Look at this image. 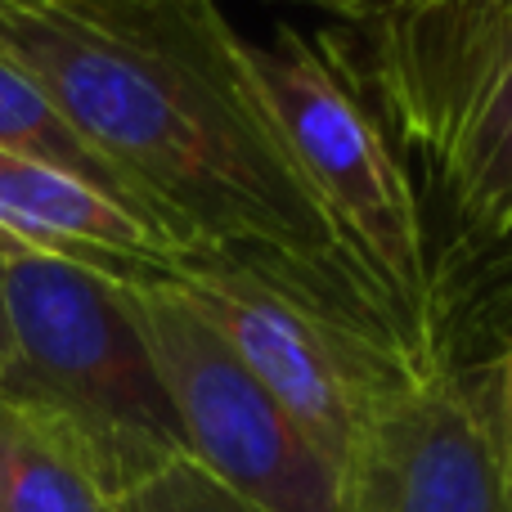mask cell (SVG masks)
I'll return each instance as SVG.
<instances>
[{
  "mask_svg": "<svg viewBox=\"0 0 512 512\" xmlns=\"http://www.w3.org/2000/svg\"><path fill=\"white\" fill-rule=\"evenodd\" d=\"M0 512H117V499L59 427L0 400Z\"/></svg>",
  "mask_w": 512,
  "mask_h": 512,
  "instance_id": "cell-9",
  "label": "cell"
},
{
  "mask_svg": "<svg viewBox=\"0 0 512 512\" xmlns=\"http://www.w3.org/2000/svg\"><path fill=\"white\" fill-rule=\"evenodd\" d=\"M225 50L288 158L306 176L310 194L369 265L400 324L423 351H441L436 279L414 185L378 117L346 81L342 63L297 27H279L270 41H252L230 23Z\"/></svg>",
  "mask_w": 512,
  "mask_h": 512,
  "instance_id": "cell-3",
  "label": "cell"
},
{
  "mask_svg": "<svg viewBox=\"0 0 512 512\" xmlns=\"http://www.w3.org/2000/svg\"><path fill=\"white\" fill-rule=\"evenodd\" d=\"M495 423H499V454H504V481H508V495H512V346L508 355L499 360L495 373Z\"/></svg>",
  "mask_w": 512,
  "mask_h": 512,
  "instance_id": "cell-13",
  "label": "cell"
},
{
  "mask_svg": "<svg viewBox=\"0 0 512 512\" xmlns=\"http://www.w3.org/2000/svg\"><path fill=\"white\" fill-rule=\"evenodd\" d=\"M9 355H14V337H9V310H5V279H0V373L9 369Z\"/></svg>",
  "mask_w": 512,
  "mask_h": 512,
  "instance_id": "cell-14",
  "label": "cell"
},
{
  "mask_svg": "<svg viewBox=\"0 0 512 512\" xmlns=\"http://www.w3.org/2000/svg\"><path fill=\"white\" fill-rule=\"evenodd\" d=\"M167 279L194 301L198 315L225 337V346L248 364L252 378L346 486L373 396L418 364H391L239 265L185 256Z\"/></svg>",
  "mask_w": 512,
  "mask_h": 512,
  "instance_id": "cell-5",
  "label": "cell"
},
{
  "mask_svg": "<svg viewBox=\"0 0 512 512\" xmlns=\"http://www.w3.org/2000/svg\"><path fill=\"white\" fill-rule=\"evenodd\" d=\"M391 104L418 144L436 153V176L468 239L512 230V36L468 50L423 77L391 86Z\"/></svg>",
  "mask_w": 512,
  "mask_h": 512,
  "instance_id": "cell-7",
  "label": "cell"
},
{
  "mask_svg": "<svg viewBox=\"0 0 512 512\" xmlns=\"http://www.w3.org/2000/svg\"><path fill=\"white\" fill-rule=\"evenodd\" d=\"M0 279L14 337L0 400L59 427L113 499L189 454L122 279L5 243Z\"/></svg>",
  "mask_w": 512,
  "mask_h": 512,
  "instance_id": "cell-2",
  "label": "cell"
},
{
  "mask_svg": "<svg viewBox=\"0 0 512 512\" xmlns=\"http://www.w3.org/2000/svg\"><path fill=\"white\" fill-rule=\"evenodd\" d=\"M117 512H261L248 499H239L230 486L203 472L189 454L167 459L162 468H153L144 481H135L122 499Z\"/></svg>",
  "mask_w": 512,
  "mask_h": 512,
  "instance_id": "cell-11",
  "label": "cell"
},
{
  "mask_svg": "<svg viewBox=\"0 0 512 512\" xmlns=\"http://www.w3.org/2000/svg\"><path fill=\"white\" fill-rule=\"evenodd\" d=\"M216 0L0 5V59L185 256L239 265L391 364H427L225 50Z\"/></svg>",
  "mask_w": 512,
  "mask_h": 512,
  "instance_id": "cell-1",
  "label": "cell"
},
{
  "mask_svg": "<svg viewBox=\"0 0 512 512\" xmlns=\"http://www.w3.org/2000/svg\"><path fill=\"white\" fill-rule=\"evenodd\" d=\"M346 512H512L477 373L436 355L373 396L346 468Z\"/></svg>",
  "mask_w": 512,
  "mask_h": 512,
  "instance_id": "cell-6",
  "label": "cell"
},
{
  "mask_svg": "<svg viewBox=\"0 0 512 512\" xmlns=\"http://www.w3.org/2000/svg\"><path fill=\"white\" fill-rule=\"evenodd\" d=\"M189 459L261 512H346V486L171 279L122 283Z\"/></svg>",
  "mask_w": 512,
  "mask_h": 512,
  "instance_id": "cell-4",
  "label": "cell"
},
{
  "mask_svg": "<svg viewBox=\"0 0 512 512\" xmlns=\"http://www.w3.org/2000/svg\"><path fill=\"white\" fill-rule=\"evenodd\" d=\"M0 5H23V0H0Z\"/></svg>",
  "mask_w": 512,
  "mask_h": 512,
  "instance_id": "cell-15",
  "label": "cell"
},
{
  "mask_svg": "<svg viewBox=\"0 0 512 512\" xmlns=\"http://www.w3.org/2000/svg\"><path fill=\"white\" fill-rule=\"evenodd\" d=\"M270 5H301V9H319V14H333L342 23H373V18H387L400 14V9L418 5V0H270Z\"/></svg>",
  "mask_w": 512,
  "mask_h": 512,
  "instance_id": "cell-12",
  "label": "cell"
},
{
  "mask_svg": "<svg viewBox=\"0 0 512 512\" xmlns=\"http://www.w3.org/2000/svg\"><path fill=\"white\" fill-rule=\"evenodd\" d=\"M0 149L23 153V158L50 162V167H63L72 176L99 185L104 194L122 198L126 207H135L126 198V189L113 180V171L95 158V153L81 144V135L54 113V104L45 99V90L36 86L27 72H18L9 59H0ZM140 212V207H135Z\"/></svg>",
  "mask_w": 512,
  "mask_h": 512,
  "instance_id": "cell-10",
  "label": "cell"
},
{
  "mask_svg": "<svg viewBox=\"0 0 512 512\" xmlns=\"http://www.w3.org/2000/svg\"><path fill=\"white\" fill-rule=\"evenodd\" d=\"M0 243L90 265L122 283L167 279L185 248L153 216L50 162L0 149Z\"/></svg>",
  "mask_w": 512,
  "mask_h": 512,
  "instance_id": "cell-8",
  "label": "cell"
}]
</instances>
